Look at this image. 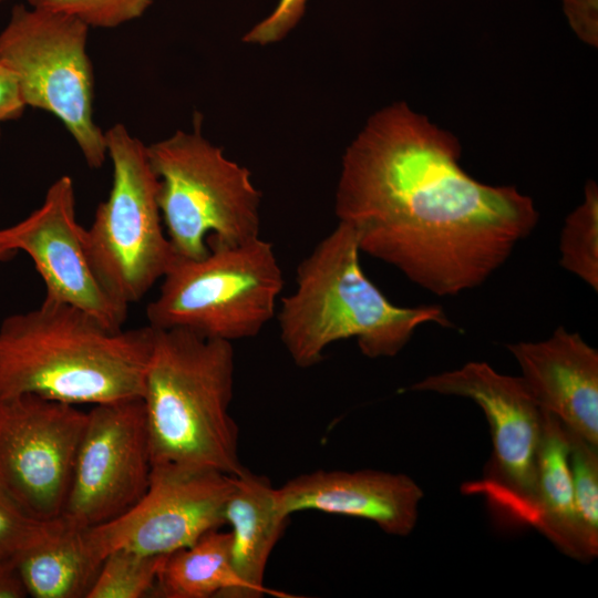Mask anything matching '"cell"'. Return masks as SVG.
Segmentation results:
<instances>
[{"label":"cell","mask_w":598,"mask_h":598,"mask_svg":"<svg viewBox=\"0 0 598 598\" xmlns=\"http://www.w3.org/2000/svg\"><path fill=\"white\" fill-rule=\"evenodd\" d=\"M460 156L455 136L396 102L346 148L336 189L361 252L436 296L481 286L538 221L529 196L474 179Z\"/></svg>","instance_id":"6da1fadb"},{"label":"cell","mask_w":598,"mask_h":598,"mask_svg":"<svg viewBox=\"0 0 598 598\" xmlns=\"http://www.w3.org/2000/svg\"><path fill=\"white\" fill-rule=\"evenodd\" d=\"M154 328L105 327L43 300L0 324V400L34 394L73 405L142 398Z\"/></svg>","instance_id":"7a4b0ae2"},{"label":"cell","mask_w":598,"mask_h":598,"mask_svg":"<svg viewBox=\"0 0 598 598\" xmlns=\"http://www.w3.org/2000/svg\"><path fill=\"white\" fill-rule=\"evenodd\" d=\"M360 254L354 230L339 221L298 265L296 288L277 313L280 340L297 367L318 364L340 340L355 339L368 358H389L422 324L454 327L440 306L392 303L365 276Z\"/></svg>","instance_id":"3957f363"},{"label":"cell","mask_w":598,"mask_h":598,"mask_svg":"<svg viewBox=\"0 0 598 598\" xmlns=\"http://www.w3.org/2000/svg\"><path fill=\"white\" fill-rule=\"evenodd\" d=\"M234 373L231 342L154 328L142 393L153 468L247 470L229 413Z\"/></svg>","instance_id":"277c9868"},{"label":"cell","mask_w":598,"mask_h":598,"mask_svg":"<svg viewBox=\"0 0 598 598\" xmlns=\"http://www.w3.org/2000/svg\"><path fill=\"white\" fill-rule=\"evenodd\" d=\"M194 120V130L146 146L163 225L182 259L202 258L213 245L260 237L261 193L250 172L203 135L200 114Z\"/></svg>","instance_id":"5b68a950"},{"label":"cell","mask_w":598,"mask_h":598,"mask_svg":"<svg viewBox=\"0 0 598 598\" xmlns=\"http://www.w3.org/2000/svg\"><path fill=\"white\" fill-rule=\"evenodd\" d=\"M177 258L146 308L148 326L229 341L256 337L275 317L283 275L274 246L255 238Z\"/></svg>","instance_id":"8992f818"},{"label":"cell","mask_w":598,"mask_h":598,"mask_svg":"<svg viewBox=\"0 0 598 598\" xmlns=\"http://www.w3.org/2000/svg\"><path fill=\"white\" fill-rule=\"evenodd\" d=\"M104 133L112 186L84 230V245L100 282L128 307L162 280L177 257L163 225L146 146L120 123Z\"/></svg>","instance_id":"52a82bcc"},{"label":"cell","mask_w":598,"mask_h":598,"mask_svg":"<svg viewBox=\"0 0 598 598\" xmlns=\"http://www.w3.org/2000/svg\"><path fill=\"white\" fill-rule=\"evenodd\" d=\"M89 29L71 14L16 4L0 31V64L13 73L25 106L58 117L87 166L100 168L107 150L105 133L93 116Z\"/></svg>","instance_id":"ba28073f"},{"label":"cell","mask_w":598,"mask_h":598,"mask_svg":"<svg viewBox=\"0 0 598 598\" xmlns=\"http://www.w3.org/2000/svg\"><path fill=\"white\" fill-rule=\"evenodd\" d=\"M411 390L463 396L481 406L493 453L482 477L464 484L462 491L483 497L502 520L533 527L544 409L522 377L502 374L486 362H468L429 375Z\"/></svg>","instance_id":"9c48e42d"},{"label":"cell","mask_w":598,"mask_h":598,"mask_svg":"<svg viewBox=\"0 0 598 598\" xmlns=\"http://www.w3.org/2000/svg\"><path fill=\"white\" fill-rule=\"evenodd\" d=\"M87 412L21 394L0 400V488L29 516L61 518Z\"/></svg>","instance_id":"30bf717a"},{"label":"cell","mask_w":598,"mask_h":598,"mask_svg":"<svg viewBox=\"0 0 598 598\" xmlns=\"http://www.w3.org/2000/svg\"><path fill=\"white\" fill-rule=\"evenodd\" d=\"M152 471L142 398L93 405L60 519L76 527L116 519L144 496Z\"/></svg>","instance_id":"8fae6325"},{"label":"cell","mask_w":598,"mask_h":598,"mask_svg":"<svg viewBox=\"0 0 598 598\" xmlns=\"http://www.w3.org/2000/svg\"><path fill=\"white\" fill-rule=\"evenodd\" d=\"M84 230L76 219L73 181L63 175L50 185L38 209L0 228V247L22 250L32 259L45 300L78 308L110 329H122L128 307L112 297L94 274Z\"/></svg>","instance_id":"7c38bea8"},{"label":"cell","mask_w":598,"mask_h":598,"mask_svg":"<svg viewBox=\"0 0 598 598\" xmlns=\"http://www.w3.org/2000/svg\"><path fill=\"white\" fill-rule=\"evenodd\" d=\"M233 485L234 476L217 471L155 467L150 487L136 505L93 528L107 554L124 547L145 555H168L225 524Z\"/></svg>","instance_id":"4fadbf2b"},{"label":"cell","mask_w":598,"mask_h":598,"mask_svg":"<svg viewBox=\"0 0 598 598\" xmlns=\"http://www.w3.org/2000/svg\"><path fill=\"white\" fill-rule=\"evenodd\" d=\"M276 497L288 518L313 509L368 519L389 535L408 536L416 525L423 491L400 473L318 470L289 480L276 488Z\"/></svg>","instance_id":"5bb4252c"},{"label":"cell","mask_w":598,"mask_h":598,"mask_svg":"<svg viewBox=\"0 0 598 598\" xmlns=\"http://www.w3.org/2000/svg\"><path fill=\"white\" fill-rule=\"evenodd\" d=\"M506 347L540 408L598 446V351L564 327L546 340Z\"/></svg>","instance_id":"9a60e30c"},{"label":"cell","mask_w":598,"mask_h":598,"mask_svg":"<svg viewBox=\"0 0 598 598\" xmlns=\"http://www.w3.org/2000/svg\"><path fill=\"white\" fill-rule=\"evenodd\" d=\"M224 518L231 527V582L219 598H259L268 559L288 520L278 508L276 488L248 470L234 476Z\"/></svg>","instance_id":"2e32d148"},{"label":"cell","mask_w":598,"mask_h":598,"mask_svg":"<svg viewBox=\"0 0 598 598\" xmlns=\"http://www.w3.org/2000/svg\"><path fill=\"white\" fill-rule=\"evenodd\" d=\"M106 555L93 527L58 519L14 561L28 596L87 598Z\"/></svg>","instance_id":"e0dca14e"},{"label":"cell","mask_w":598,"mask_h":598,"mask_svg":"<svg viewBox=\"0 0 598 598\" xmlns=\"http://www.w3.org/2000/svg\"><path fill=\"white\" fill-rule=\"evenodd\" d=\"M533 528L571 558H596L584 539L576 514L566 429L546 410L537 455Z\"/></svg>","instance_id":"ac0fdd59"},{"label":"cell","mask_w":598,"mask_h":598,"mask_svg":"<svg viewBox=\"0 0 598 598\" xmlns=\"http://www.w3.org/2000/svg\"><path fill=\"white\" fill-rule=\"evenodd\" d=\"M230 582V533L218 528L165 556L153 596L219 598Z\"/></svg>","instance_id":"d6986e66"},{"label":"cell","mask_w":598,"mask_h":598,"mask_svg":"<svg viewBox=\"0 0 598 598\" xmlns=\"http://www.w3.org/2000/svg\"><path fill=\"white\" fill-rule=\"evenodd\" d=\"M560 266L598 290V187L585 186L582 203L565 219L559 240Z\"/></svg>","instance_id":"ffe728a7"},{"label":"cell","mask_w":598,"mask_h":598,"mask_svg":"<svg viewBox=\"0 0 598 598\" xmlns=\"http://www.w3.org/2000/svg\"><path fill=\"white\" fill-rule=\"evenodd\" d=\"M166 555H145L118 547L106 555L87 598H142L153 596Z\"/></svg>","instance_id":"44dd1931"},{"label":"cell","mask_w":598,"mask_h":598,"mask_svg":"<svg viewBox=\"0 0 598 598\" xmlns=\"http://www.w3.org/2000/svg\"><path fill=\"white\" fill-rule=\"evenodd\" d=\"M566 429V427H565ZM576 514L584 539L598 554V446L566 429Z\"/></svg>","instance_id":"7402d4cb"},{"label":"cell","mask_w":598,"mask_h":598,"mask_svg":"<svg viewBox=\"0 0 598 598\" xmlns=\"http://www.w3.org/2000/svg\"><path fill=\"white\" fill-rule=\"evenodd\" d=\"M29 6L61 11L89 27L115 28L141 18L153 0H27Z\"/></svg>","instance_id":"603a6c76"},{"label":"cell","mask_w":598,"mask_h":598,"mask_svg":"<svg viewBox=\"0 0 598 598\" xmlns=\"http://www.w3.org/2000/svg\"><path fill=\"white\" fill-rule=\"evenodd\" d=\"M29 516L0 488V561L14 559L53 525Z\"/></svg>","instance_id":"cb8c5ba5"},{"label":"cell","mask_w":598,"mask_h":598,"mask_svg":"<svg viewBox=\"0 0 598 598\" xmlns=\"http://www.w3.org/2000/svg\"><path fill=\"white\" fill-rule=\"evenodd\" d=\"M308 0H279L275 9L244 35L249 44L268 45L281 41L299 23Z\"/></svg>","instance_id":"d4e9b609"},{"label":"cell","mask_w":598,"mask_h":598,"mask_svg":"<svg viewBox=\"0 0 598 598\" xmlns=\"http://www.w3.org/2000/svg\"><path fill=\"white\" fill-rule=\"evenodd\" d=\"M567 21L585 43L598 45V0H561Z\"/></svg>","instance_id":"484cf974"},{"label":"cell","mask_w":598,"mask_h":598,"mask_svg":"<svg viewBox=\"0 0 598 598\" xmlns=\"http://www.w3.org/2000/svg\"><path fill=\"white\" fill-rule=\"evenodd\" d=\"M25 107L17 79L8 68L0 64V136L1 125L21 117Z\"/></svg>","instance_id":"4316f807"},{"label":"cell","mask_w":598,"mask_h":598,"mask_svg":"<svg viewBox=\"0 0 598 598\" xmlns=\"http://www.w3.org/2000/svg\"><path fill=\"white\" fill-rule=\"evenodd\" d=\"M28 591L14 559L0 561V598H24Z\"/></svg>","instance_id":"83f0119b"},{"label":"cell","mask_w":598,"mask_h":598,"mask_svg":"<svg viewBox=\"0 0 598 598\" xmlns=\"http://www.w3.org/2000/svg\"><path fill=\"white\" fill-rule=\"evenodd\" d=\"M17 252L7 250L2 247H0V262H6L10 260L12 257H14Z\"/></svg>","instance_id":"f1b7e54d"},{"label":"cell","mask_w":598,"mask_h":598,"mask_svg":"<svg viewBox=\"0 0 598 598\" xmlns=\"http://www.w3.org/2000/svg\"><path fill=\"white\" fill-rule=\"evenodd\" d=\"M2 1H6V0H0V2H2Z\"/></svg>","instance_id":"f546056e"}]
</instances>
